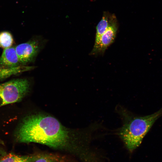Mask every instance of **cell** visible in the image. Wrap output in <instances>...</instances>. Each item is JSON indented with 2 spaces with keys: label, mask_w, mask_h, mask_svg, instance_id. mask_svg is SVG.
Here are the masks:
<instances>
[{
  "label": "cell",
  "mask_w": 162,
  "mask_h": 162,
  "mask_svg": "<svg viewBox=\"0 0 162 162\" xmlns=\"http://www.w3.org/2000/svg\"><path fill=\"white\" fill-rule=\"evenodd\" d=\"M19 143L34 142L57 149H81L89 140L85 130L65 127L56 118L43 113L32 114L22 120L14 134Z\"/></svg>",
  "instance_id": "1"
},
{
  "label": "cell",
  "mask_w": 162,
  "mask_h": 162,
  "mask_svg": "<svg viewBox=\"0 0 162 162\" xmlns=\"http://www.w3.org/2000/svg\"><path fill=\"white\" fill-rule=\"evenodd\" d=\"M119 113L123 124L118 134L127 149L132 152L140 145L155 122L162 116V108L152 114L144 116H135L122 108Z\"/></svg>",
  "instance_id": "2"
},
{
  "label": "cell",
  "mask_w": 162,
  "mask_h": 162,
  "mask_svg": "<svg viewBox=\"0 0 162 162\" xmlns=\"http://www.w3.org/2000/svg\"><path fill=\"white\" fill-rule=\"evenodd\" d=\"M30 83L26 79L11 80L0 84V107L19 102L26 95Z\"/></svg>",
  "instance_id": "3"
},
{
  "label": "cell",
  "mask_w": 162,
  "mask_h": 162,
  "mask_svg": "<svg viewBox=\"0 0 162 162\" xmlns=\"http://www.w3.org/2000/svg\"><path fill=\"white\" fill-rule=\"evenodd\" d=\"M46 40L38 37L15 47L20 64L23 65L34 62L46 43Z\"/></svg>",
  "instance_id": "4"
},
{
  "label": "cell",
  "mask_w": 162,
  "mask_h": 162,
  "mask_svg": "<svg viewBox=\"0 0 162 162\" xmlns=\"http://www.w3.org/2000/svg\"><path fill=\"white\" fill-rule=\"evenodd\" d=\"M113 16L108 28L101 36L98 41L94 44L90 54L95 55L103 53L115 39L118 29L117 25Z\"/></svg>",
  "instance_id": "5"
},
{
  "label": "cell",
  "mask_w": 162,
  "mask_h": 162,
  "mask_svg": "<svg viewBox=\"0 0 162 162\" xmlns=\"http://www.w3.org/2000/svg\"><path fill=\"white\" fill-rule=\"evenodd\" d=\"M15 47L4 49L0 57V68H12L20 65Z\"/></svg>",
  "instance_id": "6"
},
{
  "label": "cell",
  "mask_w": 162,
  "mask_h": 162,
  "mask_svg": "<svg viewBox=\"0 0 162 162\" xmlns=\"http://www.w3.org/2000/svg\"><path fill=\"white\" fill-rule=\"evenodd\" d=\"M35 68L34 66L22 65L12 68H0V80H3L13 75L31 70Z\"/></svg>",
  "instance_id": "7"
},
{
  "label": "cell",
  "mask_w": 162,
  "mask_h": 162,
  "mask_svg": "<svg viewBox=\"0 0 162 162\" xmlns=\"http://www.w3.org/2000/svg\"><path fill=\"white\" fill-rule=\"evenodd\" d=\"M35 158L34 156H22L9 153L0 156V162H33Z\"/></svg>",
  "instance_id": "8"
},
{
  "label": "cell",
  "mask_w": 162,
  "mask_h": 162,
  "mask_svg": "<svg viewBox=\"0 0 162 162\" xmlns=\"http://www.w3.org/2000/svg\"><path fill=\"white\" fill-rule=\"evenodd\" d=\"M109 19L108 14H104L101 20L98 24L96 27V34L94 44L99 40L101 36L106 30L109 27L112 19Z\"/></svg>",
  "instance_id": "9"
},
{
  "label": "cell",
  "mask_w": 162,
  "mask_h": 162,
  "mask_svg": "<svg viewBox=\"0 0 162 162\" xmlns=\"http://www.w3.org/2000/svg\"><path fill=\"white\" fill-rule=\"evenodd\" d=\"M14 40L11 34L8 32L0 33V47L4 49L11 46Z\"/></svg>",
  "instance_id": "10"
},
{
  "label": "cell",
  "mask_w": 162,
  "mask_h": 162,
  "mask_svg": "<svg viewBox=\"0 0 162 162\" xmlns=\"http://www.w3.org/2000/svg\"><path fill=\"white\" fill-rule=\"evenodd\" d=\"M33 162H56L53 160L45 157H40L35 158Z\"/></svg>",
  "instance_id": "11"
},
{
  "label": "cell",
  "mask_w": 162,
  "mask_h": 162,
  "mask_svg": "<svg viewBox=\"0 0 162 162\" xmlns=\"http://www.w3.org/2000/svg\"><path fill=\"white\" fill-rule=\"evenodd\" d=\"M0 144L4 145V142L0 138Z\"/></svg>",
  "instance_id": "12"
}]
</instances>
